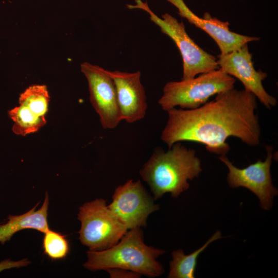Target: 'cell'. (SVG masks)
Returning a JSON list of instances; mask_svg holds the SVG:
<instances>
[{"mask_svg": "<svg viewBox=\"0 0 278 278\" xmlns=\"http://www.w3.org/2000/svg\"><path fill=\"white\" fill-rule=\"evenodd\" d=\"M80 67L88 82L91 103L102 127L115 128L122 120L113 80L107 70L98 65L85 62Z\"/></svg>", "mask_w": 278, "mask_h": 278, "instance_id": "9", "label": "cell"}, {"mask_svg": "<svg viewBox=\"0 0 278 278\" xmlns=\"http://www.w3.org/2000/svg\"><path fill=\"white\" fill-rule=\"evenodd\" d=\"M13 121V132L16 135L25 136L38 131L46 123L45 116H40L27 107L19 105L8 111Z\"/></svg>", "mask_w": 278, "mask_h": 278, "instance_id": "15", "label": "cell"}, {"mask_svg": "<svg viewBox=\"0 0 278 278\" xmlns=\"http://www.w3.org/2000/svg\"><path fill=\"white\" fill-rule=\"evenodd\" d=\"M50 96L45 85L29 86L19 98V105L24 106L40 116H45L48 110Z\"/></svg>", "mask_w": 278, "mask_h": 278, "instance_id": "16", "label": "cell"}, {"mask_svg": "<svg viewBox=\"0 0 278 278\" xmlns=\"http://www.w3.org/2000/svg\"><path fill=\"white\" fill-rule=\"evenodd\" d=\"M257 98L246 90L234 88L216 95L201 106L167 111L168 119L161 138L169 149L177 142L203 144L210 152L226 155V142L236 137L250 146L260 143V127L255 110Z\"/></svg>", "mask_w": 278, "mask_h": 278, "instance_id": "1", "label": "cell"}, {"mask_svg": "<svg viewBox=\"0 0 278 278\" xmlns=\"http://www.w3.org/2000/svg\"><path fill=\"white\" fill-rule=\"evenodd\" d=\"M266 149L267 157L264 161L258 160L242 169L235 166L226 155H221L219 159L228 167L229 185L232 188H247L258 198L262 208L269 210L272 205L274 196L277 194V189L272 184L270 172L273 147L268 145Z\"/></svg>", "mask_w": 278, "mask_h": 278, "instance_id": "7", "label": "cell"}, {"mask_svg": "<svg viewBox=\"0 0 278 278\" xmlns=\"http://www.w3.org/2000/svg\"><path fill=\"white\" fill-rule=\"evenodd\" d=\"M178 9V14L185 18L190 24L207 33L216 43L221 51L227 54L250 42L259 38L237 33L230 30L228 22L221 21L213 18L206 12L203 18L193 13L183 0H166Z\"/></svg>", "mask_w": 278, "mask_h": 278, "instance_id": "11", "label": "cell"}, {"mask_svg": "<svg viewBox=\"0 0 278 278\" xmlns=\"http://www.w3.org/2000/svg\"><path fill=\"white\" fill-rule=\"evenodd\" d=\"M135 4H127L129 9H139L149 14L151 21L158 25L162 32L175 42L183 60L182 79L196 77L219 68L217 58L199 46L186 31L184 24L168 13L159 17L150 8L147 2L135 0Z\"/></svg>", "mask_w": 278, "mask_h": 278, "instance_id": "5", "label": "cell"}, {"mask_svg": "<svg viewBox=\"0 0 278 278\" xmlns=\"http://www.w3.org/2000/svg\"><path fill=\"white\" fill-rule=\"evenodd\" d=\"M42 247L44 253L52 260L64 258L70 251V245L65 235L50 230L44 233Z\"/></svg>", "mask_w": 278, "mask_h": 278, "instance_id": "17", "label": "cell"}, {"mask_svg": "<svg viewBox=\"0 0 278 278\" xmlns=\"http://www.w3.org/2000/svg\"><path fill=\"white\" fill-rule=\"evenodd\" d=\"M115 84L121 120L133 123L143 119L147 108L146 96L141 81V72L110 71Z\"/></svg>", "mask_w": 278, "mask_h": 278, "instance_id": "12", "label": "cell"}, {"mask_svg": "<svg viewBox=\"0 0 278 278\" xmlns=\"http://www.w3.org/2000/svg\"><path fill=\"white\" fill-rule=\"evenodd\" d=\"M111 277L114 278H134L138 277L141 274L124 269L113 268L107 270Z\"/></svg>", "mask_w": 278, "mask_h": 278, "instance_id": "18", "label": "cell"}, {"mask_svg": "<svg viewBox=\"0 0 278 278\" xmlns=\"http://www.w3.org/2000/svg\"><path fill=\"white\" fill-rule=\"evenodd\" d=\"M164 252L146 245L141 229L134 228L130 229L117 244L108 249L88 251L83 266L92 271L119 268L157 277L164 271L157 260Z\"/></svg>", "mask_w": 278, "mask_h": 278, "instance_id": "3", "label": "cell"}, {"mask_svg": "<svg viewBox=\"0 0 278 278\" xmlns=\"http://www.w3.org/2000/svg\"><path fill=\"white\" fill-rule=\"evenodd\" d=\"M217 62L219 68L237 78L245 90L255 95L267 109L275 106L276 99L266 92L263 85L267 74L255 69L248 43L228 53L220 54L217 56Z\"/></svg>", "mask_w": 278, "mask_h": 278, "instance_id": "10", "label": "cell"}, {"mask_svg": "<svg viewBox=\"0 0 278 278\" xmlns=\"http://www.w3.org/2000/svg\"><path fill=\"white\" fill-rule=\"evenodd\" d=\"M221 238V232L217 231L199 249L190 254L185 255L182 250L172 252L168 278H194L197 258L200 254L213 241Z\"/></svg>", "mask_w": 278, "mask_h": 278, "instance_id": "14", "label": "cell"}, {"mask_svg": "<svg viewBox=\"0 0 278 278\" xmlns=\"http://www.w3.org/2000/svg\"><path fill=\"white\" fill-rule=\"evenodd\" d=\"M235 81L220 68L194 78L169 81L164 85L158 103L165 111L177 106L194 109L207 102L211 97L234 88Z\"/></svg>", "mask_w": 278, "mask_h": 278, "instance_id": "4", "label": "cell"}, {"mask_svg": "<svg viewBox=\"0 0 278 278\" xmlns=\"http://www.w3.org/2000/svg\"><path fill=\"white\" fill-rule=\"evenodd\" d=\"M78 219L81 222L79 239L90 250L100 251L112 247L128 230L103 199L84 203L79 207Z\"/></svg>", "mask_w": 278, "mask_h": 278, "instance_id": "6", "label": "cell"}, {"mask_svg": "<svg viewBox=\"0 0 278 278\" xmlns=\"http://www.w3.org/2000/svg\"><path fill=\"white\" fill-rule=\"evenodd\" d=\"M30 263L27 259H22L18 261H12L10 259H4L0 263V272L13 268H20L26 266Z\"/></svg>", "mask_w": 278, "mask_h": 278, "instance_id": "19", "label": "cell"}, {"mask_svg": "<svg viewBox=\"0 0 278 278\" xmlns=\"http://www.w3.org/2000/svg\"><path fill=\"white\" fill-rule=\"evenodd\" d=\"M202 170L195 150L177 142L167 151L156 149L140 173L157 199L167 193L178 197L189 188L188 180L197 178Z\"/></svg>", "mask_w": 278, "mask_h": 278, "instance_id": "2", "label": "cell"}, {"mask_svg": "<svg viewBox=\"0 0 278 278\" xmlns=\"http://www.w3.org/2000/svg\"><path fill=\"white\" fill-rule=\"evenodd\" d=\"M38 202L27 212L20 215H9L8 221L0 225V242L4 244L16 232L24 229H34L44 233L49 229L47 221L49 197L46 194L43 204L36 210Z\"/></svg>", "mask_w": 278, "mask_h": 278, "instance_id": "13", "label": "cell"}, {"mask_svg": "<svg viewBox=\"0 0 278 278\" xmlns=\"http://www.w3.org/2000/svg\"><path fill=\"white\" fill-rule=\"evenodd\" d=\"M128 229L146 225L147 218L159 209L140 180H128L118 186L108 205Z\"/></svg>", "mask_w": 278, "mask_h": 278, "instance_id": "8", "label": "cell"}]
</instances>
